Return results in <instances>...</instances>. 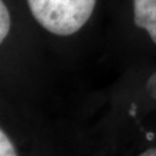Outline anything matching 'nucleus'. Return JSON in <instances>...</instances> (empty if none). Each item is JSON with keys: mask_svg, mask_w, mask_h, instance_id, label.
<instances>
[{"mask_svg": "<svg viewBox=\"0 0 156 156\" xmlns=\"http://www.w3.org/2000/svg\"><path fill=\"white\" fill-rule=\"evenodd\" d=\"M0 156H17L16 147L4 129L0 130Z\"/></svg>", "mask_w": 156, "mask_h": 156, "instance_id": "obj_4", "label": "nucleus"}, {"mask_svg": "<svg viewBox=\"0 0 156 156\" xmlns=\"http://www.w3.org/2000/svg\"><path fill=\"white\" fill-rule=\"evenodd\" d=\"M96 0H27L35 21L51 34L68 37L85 26Z\"/></svg>", "mask_w": 156, "mask_h": 156, "instance_id": "obj_1", "label": "nucleus"}, {"mask_svg": "<svg viewBox=\"0 0 156 156\" xmlns=\"http://www.w3.org/2000/svg\"><path fill=\"white\" fill-rule=\"evenodd\" d=\"M146 91L154 100H156V72L154 74H151L147 82H146Z\"/></svg>", "mask_w": 156, "mask_h": 156, "instance_id": "obj_5", "label": "nucleus"}, {"mask_svg": "<svg viewBox=\"0 0 156 156\" xmlns=\"http://www.w3.org/2000/svg\"><path fill=\"white\" fill-rule=\"evenodd\" d=\"M138 156H156V148H148L143 151L142 154H139Z\"/></svg>", "mask_w": 156, "mask_h": 156, "instance_id": "obj_6", "label": "nucleus"}, {"mask_svg": "<svg viewBox=\"0 0 156 156\" xmlns=\"http://www.w3.org/2000/svg\"><path fill=\"white\" fill-rule=\"evenodd\" d=\"M11 30V14L5 5V3L0 2V42H4V39L8 37Z\"/></svg>", "mask_w": 156, "mask_h": 156, "instance_id": "obj_3", "label": "nucleus"}, {"mask_svg": "<svg viewBox=\"0 0 156 156\" xmlns=\"http://www.w3.org/2000/svg\"><path fill=\"white\" fill-rule=\"evenodd\" d=\"M133 18L156 44V0H133Z\"/></svg>", "mask_w": 156, "mask_h": 156, "instance_id": "obj_2", "label": "nucleus"}]
</instances>
